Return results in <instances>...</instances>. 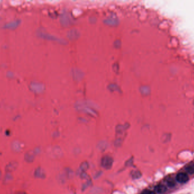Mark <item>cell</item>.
<instances>
[{
  "instance_id": "cell-1",
  "label": "cell",
  "mask_w": 194,
  "mask_h": 194,
  "mask_svg": "<svg viewBox=\"0 0 194 194\" xmlns=\"http://www.w3.org/2000/svg\"><path fill=\"white\" fill-rule=\"evenodd\" d=\"M176 180L179 183H185L189 181V176L188 175L183 172L178 173L176 176Z\"/></svg>"
},
{
  "instance_id": "cell-2",
  "label": "cell",
  "mask_w": 194,
  "mask_h": 194,
  "mask_svg": "<svg viewBox=\"0 0 194 194\" xmlns=\"http://www.w3.org/2000/svg\"><path fill=\"white\" fill-rule=\"evenodd\" d=\"M155 190L159 194H164L166 192L167 188L165 185L159 184L155 187Z\"/></svg>"
},
{
  "instance_id": "cell-3",
  "label": "cell",
  "mask_w": 194,
  "mask_h": 194,
  "mask_svg": "<svg viewBox=\"0 0 194 194\" xmlns=\"http://www.w3.org/2000/svg\"><path fill=\"white\" fill-rule=\"evenodd\" d=\"M166 183L167 184L168 186L170 187H174L175 185H176V182L175 181H174V179L171 178H167V179L166 180Z\"/></svg>"
},
{
  "instance_id": "cell-4",
  "label": "cell",
  "mask_w": 194,
  "mask_h": 194,
  "mask_svg": "<svg viewBox=\"0 0 194 194\" xmlns=\"http://www.w3.org/2000/svg\"><path fill=\"white\" fill-rule=\"evenodd\" d=\"M186 172H187L190 174H194V165H190L186 167Z\"/></svg>"
},
{
  "instance_id": "cell-5",
  "label": "cell",
  "mask_w": 194,
  "mask_h": 194,
  "mask_svg": "<svg viewBox=\"0 0 194 194\" xmlns=\"http://www.w3.org/2000/svg\"><path fill=\"white\" fill-rule=\"evenodd\" d=\"M111 158L109 157H106L103 159V165L105 166H111Z\"/></svg>"
},
{
  "instance_id": "cell-6",
  "label": "cell",
  "mask_w": 194,
  "mask_h": 194,
  "mask_svg": "<svg viewBox=\"0 0 194 194\" xmlns=\"http://www.w3.org/2000/svg\"><path fill=\"white\" fill-rule=\"evenodd\" d=\"M141 194H156V193L152 191V190H145L144 191L142 192Z\"/></svg>"
}]
</instances>
